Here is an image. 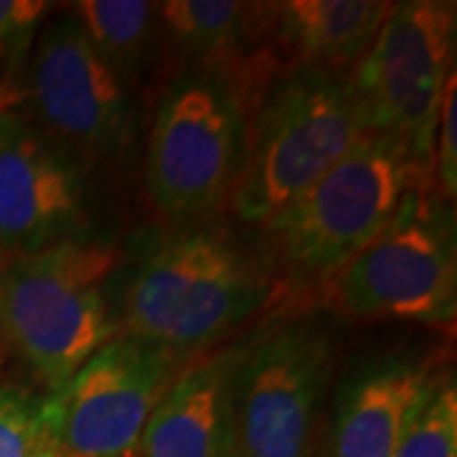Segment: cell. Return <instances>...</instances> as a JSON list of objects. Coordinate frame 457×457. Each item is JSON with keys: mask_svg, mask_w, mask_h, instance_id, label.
<instances>
[{"mask_svg": "<svg viewBox=\"0 0 457 457\" xmlns=\"http://www.w3.org/2000/svg\"><path fill=\"white\" fill-rule=\"evenodd\" d=\"M234 457H237V455H234Z\"/></svg>", "mask_w": 457, "mask_h": 457, "instance_id": "obj_22", "label": "cell"}, {"mask_svg": "<svg viewBox=\"0 0 457 457\" xmlns=\"http://www.w3.org/2000/svg\"><path fill=\"white\" fill-rule=\"evenodd\" d=\"M59 447L54 394L0 386V457H46Z\"/></svg>", "mask_w": 457, "mask_h": 457, "instance_id": "obj_17", "label": "cell"}, {"mask_svg": "<svg viewBox=\"0 0 457 457\" xmlns=\"http://www.w3.org/2000/svg\"><path fill=\"white\" fill-rule=\"evenodd\" d=\"M272 3L165 0L158 3V56L170 74L180 69H224L267 79Z\"/></svg>", "mask_w": 457, "mask_h": 457, "instance_id": "obj_12", "label": "cell"}, {"mask_svg": "<svg viewBox=\"0 0 457 457\" xmlns=\"http://www.w3.org/2000/svg\"><path fill=\"white\" fill-rule=\"evenodd\" d=\"M432 173H435L432 188H437L435 194L453 204L457 196V74H453L445 87V97L437 114Z\"/></svg>", "mask_w": 457, "mask_h": 457, "instance_id": "obj_20", "label": "cell"}, {"mask_svg": "<svg viewBox=\"0 0 457 457\" xmlns=\"http://www.w3.org/2000/svg\"><path fill=\"white\" fill-rule=\"evenodd\" d=\"M120 249L71 239L0 262V336L56 394L120 333L107 282Z\"/></svg>", "mask_w": 457, "mask_h": 457, "instance_id": "obj_3", "label": "cell"}, {"mask_svg": "<svg viewBox=\"0 0 457 457\" xmlns=\"http://www.w3.org/2000/svg\"><path fill=\"white\" fill-rule=\"evenodd\" d=\"M183 356L117 333L54 394L56 437L74 457H135L147 420Z\"/></svg>", "mask_w": 457, "mask_h": 457, "instance_id": "obj_10", "label": "cell"}, {"mask_svg": "<svg viewBox=\"0 0 457 457\" xmlns=\"http://www.w3.org/2000/svg\"><path fill=\"white\" fill-rule=\"evenodd\" d=\"M315 295L353 320L447 326L457 312L455 216L435 188L414 186L392 221Z\"/></svg>", "mask_w": 457, "mask_h": 457, "instance_id": "obj_7", "label": "cell"}, {"mask_svg": "<svg viewBox=\"0 0 457 457\" xmlns=\"http://www.w3.org/2000/svg\"><path fill=\"white\" fill-rule=\"evenodd\" d=\"M363 135L348 77L320 71L270 74L249 107L245 165L231 212L260 227L287 206Z\"/></svg>", "mask_w": 457, "mask_h": 457, "instance_id": "obj_5", "label": "cell"}, {"mask_svg": "<svg viewBox=\"0 0 457 457\" xmlns=\"http://www.w3.org/2000/svg\"><path fill=\"white\" fill-rule=\"evenodd\" d=\"M5 110L23 114L95 176L125 163L137 137V97L99 62L66 11L38 29Z\"/></svg>", "mask_w": 457, "mask_h": 457, "instance_id": "obj_8", "label": "cell"}, {"mask_svg": "<svg viewBox=\"0 0 457 457\" xmlns=\"http://www.w3.org/2000/svg\"><path fill=\"white\" fill-rule=\"evenodd\" d=\"M262 77L180 69L158 95L145 145V186L155 212L191 221L219 209L245 165L252 99Z\"/></svg>", "mask_w": 457, "mask_h": 457, "instance_id": "obj_4", "label": "cell"}, {"mask_svg": "<svg viewBox=\"0 0 457 457\" xmlns=\"http://www.w3.org/2000/svg\"><path fill=\"white\" fill-rule=\"evenodd\" d=\"M336 374V336L318 312H295L239 343L231 374L237 457H323L320 420Z\"/></svg>", "mask_w": 457, "mask_h": 457, "instance_id": "obj_6", "label": "cell"}, {"mask_svg": "<svg viewBox=\"0 0 457 457\" xmlns=\"http://www.w3.org/2000/svg\"><path fill=\"white\" fill-rule=\"evenodd\" d=\"M49 3L41 0H0V110L13 99L36 33L49 18Z\"/></svg>", "mask_w": 457, "mask_h": 457, "instance_id": "obj_19", "label": "cell"}, {"mask_svg": "<svg viewBox=\"0 0 457 457\" xmlns=\"http://www.w3.org/2000/svg\"><path fill=\"white\" fill-rule=\"evenodd\" d=\"M455 38L453 0L392 3L371 49L348 77L363 132L402 140L429 179L437 114L455 74Z\"/></svg>", "mask_w": 457, "mask_h": 457, "instance_id": "obj_9", "label": "cell"}, {"mask_svg": "<svg viewBox=\"0 0 457 457\" xmlns=\"http://www.w3.org/2000/svg\"><path fill=\"white\" fill-rule=\"evenodd\" d=\"M95 173L16 110H0V262L89 239Z\"/></svg>", "mask_w": 457, "mask_h": 457, "instance_id": "obj_11", "label": "cell"}, {"mask_svg": "<svg viewBox=\"0 0 457 457\" xmlns=\"http://www.w3.org/2000/svg\"><path fill=\"white\" fill-rule=\"evenodd\" d=\"M432 188L409 147L363 132L303 194L260 224V249L290 290H318L392 221L409 188Z\"/></svg>", "mask_w": 457, "mask_h": 457, "instance_id": "obj_2", "label": "cell"}, {"mask_svg": "<svg viewBox=\"0 0 457 457\" xmlns=\"http://www.w3.org/2000/svg\"><path fill=\"white\" fill-rule=\"evenodd\" d=\"M392 3L384 0H285L272 3L267 59L275 71L351 77L371 49Z\"/></svg>", "mask_w": 457, "mask_h": 457, "instance_id": "obj_15", "label": "cell"}, {"mask_svg": "<svg viewBox=\"0 0 457 457\" xmlns=\"http://www.w3.org/2000/svg\"><path fill=\"white\" fill-rule=\"evenodd\" d=\"M64 11L79 23L99 62L137 97L158 59V3L79 0Z\"/></svg>", "mask_w": 457, "mask_h": 457, "instance_id": "obj_16", "label": "cell"}, {"mask_svg": "<svg viewBox=\"0 0 457 457\" xmlns=\"http://www.w3.org/2000/svg\"><path fill=\"white\" fill-rule=\"evenodd\" d=\"M287 287L260 245L231 228L196 221L150 246L125 290L120 333L173 353H198L254 315L279 308Z\"/></svg>", "mask_w": 457, "mask_h": 457, "instance_id": "obj_1", "label": "cell"}, {"mask_svg": "<svg viewBox=\"0 0 457 457\" xmlns=\"http://www.w3.org/2000/svg\"><path fill=\"white\" fill-rule=\"evenodd\" d=\"M46 457H74V455H69V453H64V450L59 447V450H54V453H51V455H46Z\"/></svg>", "mask_w": 457, "mask_h": 457, "instance_id": "obj_21", "label": "cell"}, {"mask_svg": "<svg viewBox=\"0 0 457 457\" xmlns=\"http://www.w3.org/2000/svg\"><path fill=\"white\" fill-rule=\"evenodd\" d=\"M239 345L183 363L147 420L135 457H234L231 374Z\"/></svg>", "mask_w": 457, "mask_h": 457, "instance_id": "obj_14", "label": "cell"}, {"mask_svg": "<svg viewBox=\"0 0 457 457\" xmlns=\"http://www.w3.org/2000/svg\"><path fill=\"white\" fill-rule=\"evenodd\" d=\"M429 359L389 356L366 363L336 392L328 457H392L432 381Z\"/></svg>", "mask_w": 457, "mask_h": 457, "instance_id": "obj_13", "label": "cell"}, {"mask_svg": "<svg viewBox=\"0 0 457 457\" xmlns=\"http://www.w3.org/2000/svg\"><path fill=\"white\" fill-rule=\"evenodd\" d=\"M392 457H457V386L453 371H435Z\"/></svg>", "mask_w": 457, "mask_h": 457, "instance_id": "obj_18", "label": "cell"}]
</instances>
